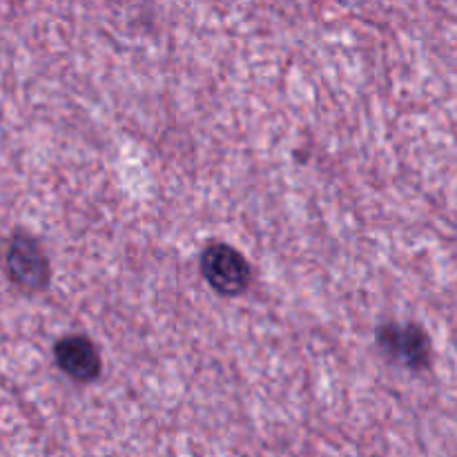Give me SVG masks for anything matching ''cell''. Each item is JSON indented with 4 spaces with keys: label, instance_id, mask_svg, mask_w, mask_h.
Instances as JSON below:
<instances>
[{
    "label": "cell",
    "instance_id": "cell-4",
    "mask_svg": "<svg viewBox=\"0 0 457 457\" xmlns=\"http://www.w3.org/2000/svg\"><path fill=\"white\" fill-rule=\"evenodd\" d=\"M54 361L70 379L79 384H89L101 375V353L92 339L83 335H67L54 346Z\"/></svg>",
    "mask_w": 457,
    "mask_h": 457
},
{
    "label": "cell",
    "instance_id": "cell-1",
    "mask_svg": "<svg viewBox=\"0 0 457 457\" xmlns=\"http://www.w3.org/2000/svg\"><path fill=\"white\" fill-rule=\"evenodd\" d=\"M201 275L214 293L223 297H239L253 281V268L239 250L214 241L201 254Z\"/></svg>",
    "mask_w": 457,
    "mask_h": 457
},
{
    "label": "cell",
    "instance_id": "cell-3",
    "mask_svg": "<svg viewBox=\"0 0 457 457\" xmlns=\"http://www.w3.org/2000/svg\"><path fill=\"white\" fill-rule=\"evenodd\" d=\"M375 342L388 360L411 370H422L431 364V339L418 324L379 326Z\"/></svg>",
    "mask_w": 457,
    "mask_h": 457
},
{
    "label": "cell",
    "instance_id": "cell-2",
    "mask_svg": "<svg viewBox=\"0 0 457 457\" xmlns=\"http://www.w3.org/2000/svg\"><path fill=\"white\" fill-rule=\"evenodd\" d=\"M4 266H7L9 279L25 293H40L49 286L52 268H49L47 254L43 253L38 241L25 232L12 235L7 254H4Z\"/></svg>",
    "mask_w": 457,
    "mask_h": 457
}]
</instances>
